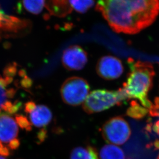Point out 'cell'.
<instances>
[{
	"instance_id": "1",
	"label": "cell",
	"mask_w": 159,
	"mask_h": 159,
	"mask_svg": "<svg viewBox=\"0 0 159 159\" xmlns=\"http://www.w3.org/2000/svg\"><path fill=\"white\" fill-rule=\"evenodd\" d=\"M96 9L113 31L135 34L154 22L159 14V0H98Z\"/></svg>"
},
{
	"instance_id": "2",
	"label": "cell",
	"mask_w": 159,
	"mask_h": 159,
	"mask_svg": "<svg viewBox=\"0 0 159 159\" xmlns=\"http://www.w3.org/2000/svg\"><path fill=\"white\" fill-rule=\"evenodd\" d=\"M130 72L127 81L123 84L124 92L129 99H137L140 102L147 97V94L153 85L156 75L152 65L148 62L135 61L129 58Z\"/></svg>"
},
{
	"instance_id": "3",
	"label": "cell",
	"mask_w": 159,
	"mask_h": 159,
	"mask_svg": "<svg viewBox=\"0 0 159 159\" xmlns=\"http://www.w3.org/2000/svg\"><path fill=\"white\" fill-rule=\"evenodd\" d=\"M127 99L122 88L118 90L97 89L89 93L83 103V109L89 114L97 113L114 106H120Z\"/></svg>"
},
{
	"instance_id": "4",
	"label": "cell",
	"mask_w": 159,
	"mask_h": 159,
	"mask_svg": "<svg viewBox=\"0 0 159 159\" xmlns=\"http://www.w3.org/2000/svg\"><path fill=\"white\" fill-rule=\"evenodd\" d=\"M89 90L90 86L85 80L80 77H72L63 83L60 92L65 103L77 107L84 102Z\"/></svg>"
},
{
	"instance_id": "5",
	"label": "cell",
	"mask_w": 159,
	"mask_h": 159,
	"mask_svg": "<svg viewBox=\"0 0 159 159\" xmlns=\"http://www.w3.org/2000/svg\"><path fill=\"white\" fill-rule=\"evenodd\" d=\"M101 131L107 142L115 145L125 143L131 134L129 125L121 116L114 117L108 120L103 125Z\"/></svg>"
},
{
	"instance_id": "6",
	"label": "cell",
	"mask_w": 159,
	"mask_h": 159,
	"mask_svg": "<svg viewBox=\"0 0 159 159\" xmlns=\"http://www.w3.org/2000/svg\"><path fill=\"white\" fill-rule=\"evenodd\" d=\"M18 127L12 117L8 114L0 113V142L9 150H16L20 146Z\"/></svg>"
},
{
	"instance_id": "7",
	"label": "cell",
	"mask_w": 159,
	"mask_h": 159,
	"mask_svg": "<svg viewBox=\"0 0 159 159\" xmlns=\"http://www.w3.org/2000/svg\"><path fill=\"white\" fill-rule=\"evenodd\" d=\"M97 74L106 80L117 79L124 72V66L116 57L107 55L100 58L96 65Z\"/></svg>"
},
{
	"instance_id": "8",
	"label": "cell",
	"mask_w": 159,
	"mask_h": 159,
	"mask_svg": "<svg viewBox=\"0 0 159 159\" xmlns=\"http://www.w3.org/2000/svg\"><path fill=\"white\" fill-rule=\"evenodd\" d=\"M88 61L87 54L78 45L67 48L63 53L61 62L65 69L69 71L80 70L85 66Z\"/></svg>"
},
{
	"instance_id": "9",
	"label": "cell",
	"mask_w": 159,
	"mask_h": 159,
	"mask_svg": "<svg viewBox=\"0 0 159 159\" xmlns=\"http://www.w3.org/2000/svg\"><path fill=\"white\" fill-rule=\"evenodd\" d=\"M25 111L29 115L32 125L46 130L52 119V114L49 107L44 105H37L33 101H29L25 104Z\"/></svg>"
},
{
	"instance_id": "10",
	"label": "cell",
	"mask_w": 159,
	"mask_h": 159,
	"mask_svg": "<svg viewBox=\"0 0 159 159\" xmlns=\"http://www.w3.org/2000/svg\"><path fill=\"white\" fill-rule=\"evenodd\" d=\"M8 84L4 78H0V113L2 111L6 114L15 113L21 106L20 102L12 103L10 100L14 97L16 90L14 89L7 88Z\"/></svg>"
},
{
	"instance_id": "11",
	"label": "cell",
	"mask_w": 159,
	"mask_h": 159,
	"mask_svg": "<svg viewBox=\"0 0 159 159\" xmlns=\"http://www.w3.org/2000/svg\"><path fill=\"white\" fill-rule=\"evenodd\" d=\"M30 28L29 21L7 15L0 9V29L4 31L17 33Z\"/></svg>"
},
{
	"instance_id": "12",
	"label": "cell",
	"mask_w": 159,
	"mask_h": 159,
	"mask_svg": "<svg viewBox=\"0 0 159 159\" xmlns=\"http://www.w3.org/2000/svg\"><path fill=\"white\" fill-rule=\"evenodd\" d=\"M45 7L52 15L64 17L70 14L72 9L70 0H44Z\"/></svg>"
},
{
	"instance_id": "13",
	"label": "cell",
	"mask_w": 159,
	"mask_h": 159,
	"mask_svg": "<svg viewBox=\"0 0 159 159\" xmlns=\"http://www.w3.org/2000/svg\"><path fill=\"white\" fill-rule=\"evenodd\" d=\"M100 159H125L122 149L113 144H108L102 147L99 153Z\"/></svg>"
},
{
	"instance_id": "14",
	"label": "cell",
	"mask_w": 159,
	"mask_h": 159,
	"mask_svg": "<svg viewBox=\"0 0 159 159\" xmlns=\"http://www.w3.org/2000/svg\"><path fill=\"white\" fill-rule=\"evenodd\" d=\"M70 159H99L96 149L91 146L75 147L71 152Z\"/></svg>"
},
{
	"instance_id": "15",
	"label": "cell",
	"mask_w": 159,
	"mask_h": 159,
	"mask_svg": "<svg viewBox=\"0 0 159 159\" xmlns=\"http://www.w3.org/2000/svg\"><path fill=\"white\" fill-rule=\"evenodd\" d=\"M148 112V109L143 107L136 101L133 100L130 102V107L126 111V115L134 119H141L144 118Z\"/></svg>"
},
{
	"instance_id": "16",
	"label": "cell",
	"mask_w": 159,
	"mask_h": 159,
	"mask_svg": "<svg viewBox=\"0 0 159 159\" xmlns=\"http://www.w3.org/2000/svg\"><path fill=\"white\" fill-rule=\"evenodd\" d=\"M22 4L26 11L34 15L41 13L45 7L44 0H22Z\"/></svg>"
},
{
	"instance_id": "17",
	"label": "cell",
	"mask_w": 159,
	"mask_h": 159,
	"mask_svg": "<svg viewBox=\"0 0 159 159\" xmlns=\"http://www.w3.org/2000/svg\"><path fill=\"white\" fill-rule=\"evenodd\" d=\"M95 4L94 0H70V4L72 10L77 12L84 14L87 12Z\"/></svg>"
},
{
	"instance_id": "18",
	"label": "cell",
	"mask_w": 159,
	"mask_h": 159,
	"mask_svg": "<svg viewBox=\"0 0 159 159\" xmlns=\"http://www.w3.org/2000/svg\"><path fill=\"white\" fill-rule=\"evenodd\" d=\"M15 120L17 121L19 126L26 131H31L32 130V124L26 117L22 115H16Z\"/></svg>"
},
{
	"instance_id": "19",
	"label": "cell",
	"mask_w": 159,
	"mask_h": 159,
	"mask_svg": "<svg viewBox=\"0 0 159 159\" xmlns=\"http://www.w3.org/2000/svg\"><path fill=\"white\" fill-rule=\"evenodd\" d=\"M149 115L152 117H158L159 116V97L155 98L154 104L152 109L149 110Z\"/></svg>"
},
{
	"instance_id": "20",
	"label": "cell",
	"mask_w": 159,
	"mask_h": 159,
	"mask_svg": "<svg viewBox=\"0 0 159 159\" xmlns=\"http://www.w3.org/2000/svg\"><path fill=\"white\" fill-rule=\"evenodd\" d=\"M9 149L0 142V156L7 157L9 156Z\"/></svg>"
},
{
	"instance_id": "21",
	"label": "cell",
	"mask_w": 159,
	"mask_h": 159,
	"mask_svg": "<svg viewBox=\"0 0 159 159\" xmlns=\"http://www.w3.org/2000/svg\"><path fill=\"white\" fill-rule=\"evenodd\" d=\"M152 131H153L157 134L159 135V120L157 121L155 124L152 125Z\"/></svg>"
},
{
	"instance_id": "22",
	"label": "cell",
	"mask_w": 159,
	"mask_h": 159,
	"mask_svg": "<svg viewBox=\"0 0 159 159\" xmlns=\"http://www.w3.org/2000/svg\"><path fill=\"white\" fill-rule=\"evenodd\" d=\"M152 146H153L155 147L156 149L159 150V139H156L154 141V142L153 143H151L147 145V147H152Z\"/></svg>"
},
{
	"instance_id": "23",
	"label": "cell",
	"mask_w": 159,
	"mask_h": 159,
	"mask_svg": "<svg viewBox=\"0 0 159 159\" xmlns=\"http://www.w3.org/2000/svg\"><path fill=\"white\" fill-rule=\"evenodd\" d=\"M0 159H7L6 158H5V157L2 156H0Z\"/></svg>"
},
{
	"instance_id": "24",
	"label": "cell",
	"mask_w": 159,
	"mask_h": 159,
	"mask_svg": "<svg viewBox=\"0 0 159 159\" xmlns=\"http://www.w3.org/2000/svg\"><path fill=\"white\" fill-rule=\"evenodd\" d=\"M157 159H159V156H158V158H157Z\"/></svg>"
}]
</instances>
